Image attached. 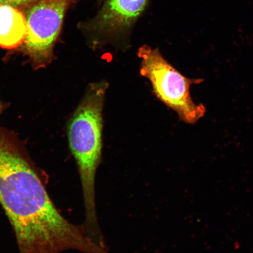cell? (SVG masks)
Wrapping results in <instances>:
<instances>
[{
    "mask_svg": "<svg viewBox=\"0 0 253 253\" xmlns=\"http://www.w3.org/2000/svg\"><path fill=\"white\" fill-rule=\"evenodd\" d=\"M137 55L141 59V75L150 81L155 94L161 102L188 124H195L203 118L206 107L195 103L190 93L192 85L202 83V79L184 77L164 58L158 49L145 45L139 48Z\"/></svg>",
    "mask_w": 253,
    "mask_h": 253,
    "instance_id": "3957f363",
    "label": "cell"
},
{
    "mask_svg": "<svg viewBox=\"0 0 253 253\" xmlns=\"http://www.w3.org/2000/svg\"><path fill=\"white\" fill-rule=\"evenodd\" d=\"M78 0H36L17 7L27 22V34L17 51L27 56L33 68H46L51 63L54 48L66 11Z\"/></svg>",
    "mask_w": 253,
    "mask_h": 253,
    "instance_id": "277c9868",
    "label": "cell"
},
{
    "mask_svg": "<svg viewBox=\"0 0 253 253\" xmlns=\"http://www.w3.org/2000/svg\"><path fill=\"white\" fill-rule=\"evenodd\" d=\"M5 109V104H3L1 102H0V115H1V113L3 112Z\"/></svg>",
    "mask_w": 253,
    "mask_h": 253,
    "instance_id": "ba28073f",
    "label": "cell"
},
{
    "mask_svg": "<svg viewBox=\"0 0 253 253\" xmlns=\"http://www.w3.org/2000/svg\"><path fill=\"white\" fill-rule=\"evenodd\" d=\"M107 87L104 81L90 84L68 125L69 147L77 164L83 194V226L94 240L103 237L96 211V176L102 160V112Z\"/></svg>",
    "mask_w": 253,
    "mask_h": 253,
    "instance_id": "7a4b0ae2",
    "label": "cell"
},
{
    "mask_svg": "<svg viewBox=\"0 0 253 253\" xmlns=\"http://www.w3.org/2000/svg\"><path fill=\"white\" fill-rule=\"evenodd\" d=\"M27 22L20 9L14 6L0 5V47L17 50L24 42Z\"/></svg>",
    "mask_w": 253,
    "mask_h": 253,
    "instance_id": "8992f818",
    "label": "cell"
},
{
    "mask_svg": "<svg viewBox=\"0 0 253 253\" xmlns=\"http://www.w3.org/2000/svg\"><path fill=\"white\" fill-rule=\"evenodd\" d=\"M0 204L14 230L19 253H109L69 222L50 198L23 142L0 127Z\"/></svg>",
    "mask_w": 253,
    "mask_h": 253,
    "instance_id": "6da1fadb",
    "label": "cell"
},
{
    "mask_svg": "<svg viewBox=\"0 0 253 253\" xmlns=\"http://www.w3.org/2000/svg\"><path fill=\"white\" fill-rule=\"evenodd\" d=\"M34 1L36 0H0V5H8L17 7Z\"/></svg>",
    "mask_w": 253,
    "mask_h": 253,
    "instance_id": "52a82bcc",
    "label": "cell"
},
{
    "mask_svg": "<svg viewBox=\"0 0 253 253\" xmlns=\"http://www.w3.org/2000/svg\"><path fill=\"white\" fill-rule=\"evenodd\" d=\"M148 0H106L100 10L85 24V30L99 37L118 36L141 15Z\"/></svg>",
    "mask_w": 253,
    "mask_h": 253,
    "instance_id": "5b68a950",
    "label": "cell"
},
{
    "mask_svg": "<svg viewBox=\"0 0 253 253\" xmlns=\"http://www.w3.org/2000/svg\"></svg>",
    "mask_w": 253,
    "mask_h": 253,
    "instance_id": "9c48e42d",
    "label": "cell"
}]
</instances>
